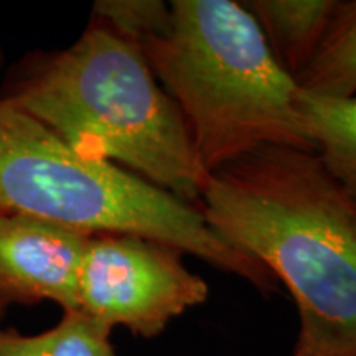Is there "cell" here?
I'll return each instance as SVG.
<instances>
[{
    "mask_svg": "<svg viewBox=\"0 0 356 356\" xmlns=\"http://www.w3.org/2000/svg\"><path fill=\"white\" fill-rule=\"evenodd\" d=\"M111 332L83 312H63L55 327L37 335L0 328V356H118Z\"/></svg>",
    "mask_w": 356,
    "mask_h": 356,
    "instance_id": "obj_10",
    "label": "cell"
},
{
    "mask_svg": "<svg viewBox=\"0 0 356 356\" xmlns=\"http://www.w3.org/2000/svg\"><path fill=\"white\" fill-rule=\"evenodd\" d=\"M2 211H3V210H2V208H0V213H2Z\"/></svg>",
    "mask_w": 356,
    "mask_h": 356,
    "instance_id": "obj_14",
    "label": "cell"
},
{
    "mask_svg": "<svg viewBox=\"0 0 356 356\" xmlns=\"http://www.w3.org/2000/svg\"><path fill=\"white\" fill-rule=\"evenodd\" d=\"M162 37L142 44L208 173L262 147L315 150L282 70L251 13L233 0H175Z\"/></svg>",
    "mask_w": 356,
    "mask_h": 356,
    "instance_id": "obj_3",
    "label": "cell"
},
{
    "mask_svg": "<svg viewBox=\"0 0 356 356\" xmlns=\"http://www.w3.org/2000/svg\"><path fill=\"white\" fill-rule=\"evenodd\" d=\"M0 208L88 234L157 239L238 275L264 296L277 291L275 275L218 236L197 204L126 168L84 157L42 121L2 97Z\"/></svg>",
    "mask_w": 356,
    "mask_h": 356,
    "instance_id": "obj_4",
    "label": "cell"
},
{
    "mask_svg": "<svg viewBox=\"0 0 356 356\" xmlns=\"http://www.w3.org/2000/svg\"><path fill=\"white\" fill-rule=\"evenodd\" d=\"M0 97L42 121L88 159L126 168L200 204L208 173L188 127L139 47L96 22L63 50L26 53Z\"/></svg>",
    "mask_w": 356,
    "mask_h": 356,
    "instance_id": "obj_2",
    "label": "cell"
},
{
    "mask_svg": "<svg viewBox=\"0 0 356 356\" xmlns=\"http://www.w3.org/2000/svg\"><path fill=\"white\" fill-rule=\"evenodd\" d=\"M3 63H6V56H3L2 47H0V74H2V70H3Z\"/></svg>",
    "mask_w": 356,
    "mask_h": 356,
    "instance_id": "obj_13",
    "label": "cell"
},
{
    "mask_svg": "<svg viewBox=\"0 0 356 356\" xmlns=\"http://www.w3.org/2000/svg\"><path fill=\"white\" fill-rule=\"evenodd\" d=\"M92 234L22 213H0V300H50L78 310L79 270Z\"/></svg>",
    "mask_w": 356,
    "mask_h": 356,
    "instance_id": "obj_6",
    "label": "cell"
},
{
    "mask_svg": "<svg viewBox=\"0 0 356 356\" xmlns=\"http://www.w3.org/2000/svg\"><path fill=\"white\" fill-rule=\"evenodd\" d=\"M296 104L325 168L356 202V96L333 99L299 89Z\"/></svg>",
    "mask_w": 356,
    "mask_h": 356,
    "instance_id": "obj_8",
    "label": "cell"
},
{
    "mask_svg": "<svg viewBox=\"0 0 356 356\" xmlns=\"http://www.w3.org/2000/svg\"><path fill=\"white\" fill-rule=\"evenodd\" d=\"M338 0H244L275 61L296 79L317 50Z\"/></svg>",
    "mask_w": 356,
    "mask_h": 356,
    "instance_id": "obj_7",
    "label": "cell"
},
{
    "mask_svg": "<svg viewBox=\"0 0 356 356\" xmlns=\"http://www.w3.org/2000/svg\"><path fill=\"white\" fill-rule=\"evenodd\" d=\"M92 22L126 42L142 47L147 40L162 37L172 24L170 3L160 0H97Z\"/></svg>",
    "mask_w": 356,
    "mask_h": 356,
    "instance_id": "obj_11",
    "label": "cell"
},
{
    "mask_svg": "<svg viewBox=\"0 0 356 356\" xmlns=\"http://www.w3.org/2000/svg\"><path fill=\"white\" fill-rule=\"evenodd\" d=\"M296 83L320 97L356 96V0H338L317 50Z\"/></svg>",
    "mask_w": 356,
    "mask_h": 356,
    "instance_id": "obj_9",
    "label": "cell"
},
{
    "mask_svg": "<svg viewBox=\"0 0 356 356\" xmlns=\"http://www.w3.org/2000/svg\"><path fill=\"white\" fill-rule=\"evenodd\" d=\"M185 252L137 234H92L79 270L78 310L113 330L155 338L173 318L207 302L208 284Z\"/></svg>",
    "mask_w": 356,
    "mask_h": 356,
    "instance_id": "obj_5",
    "label": "cell"
},
{
    "mask_svg": "<svg viewBox=\"0 0 356 356\" xmlns=\"http://www.w3.org/2000/svg\"><path fill=\"white\" fill-rule=\"evenodd\" d=\"M210 228L289 289L292 356H356V202L315 150L262 147L210 173Z\"/></svg>",
    "mask_w": 356,
    "mask_h": 356,
    "instance_id": "obj_1",
    "label": "cell"
},
{
    "mask_svg": "<svg viewBox=\"0 0 356 356\" xmlns=\"http://www.w3.org/2000/svg\"><path fill=\"white\" fill-rule=\"evenodd\" d=\"M7 307H8L7 302L0 300V320H2V318H3V315H6V310H7Z\"/></svg>",
    "mask_w": 356,
    "mask_h": 356,
    "instance_id": "obj_12",
    "label": "cell"
}]
</instances>
